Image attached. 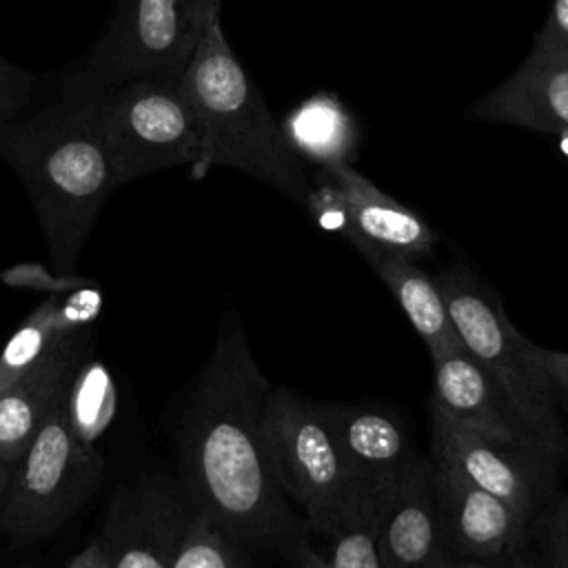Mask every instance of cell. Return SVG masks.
<instances>
[{
	"label": "cell",
	"instance_id": "cell-23",
	"mask_svg": "<svg viewBox=\"0 0 568 568\" xmlns=\"http://www.w3.org/2000/svg\"><path fill=\"white\" fill-rule=\"evenodd\" d=\"M253 555L229 530L189 506L173 568H257Z\"/></svg>",
	"mask_w": 568,
	"mask_h": 568
},
{
	"label": "cell",
	"instance_id": "cell-12",
	"mask_svg": "<svg viewBox=\"0 0 568 568\" xmlns=\"http://www.w3.org/2000/svg\"><path fill=\"white\" fill-rule=\"evenodd\" d=\"M186 513L164 484L118 490L100 532L111 568H173Z\"/></svg>",
	"mask_w": 568,
	"mask_h": 568
},
{
	"label": "cell",
	"instance_id": "cell-5",
	"mask_svg": "<svg viewBox=\"0 0 568 568\" xmlns=\"http://www.w3.org/2000/svg\"><path fill=\"white\" fill-rule=\"evenodd\" d=\"M437 284L466 353L484 368L524 424L550 450L564 455L559 408L532 357V342L517 331L497 295L468 271H446Z\"/></svg>",
	"mask_w": 568,
	"mask_h": 568
},
{
	"label": "cell",
	"instance_id": "cell-8",
	"mask_svg": "<svg viewBox=\"0 0 568 568\" xmlns=\"http://www.w3.org/2000/svg\"><path fill=\"white\" fill-rule=\"evenodd\" d=\"M197 38L186 0H115L82 67L71 75L98 89L138 78L180 80Z\"/></svg>",
	"mask_w": 568,
	"mask_h": 568
},
{
	"label": "cell",
	"instance_id": "cell-32",
	"mask_svg": "<svg viewBox=\"0 0 568 568\" xmlns=\"http://www.w3.org/2000/svg\"><path fill=\"white\" fill-rule=\"evenodd\" d=\"M9 477H11V464L0 462V517H2V508H4V497H7V488H9Z\"/></svg>",
	"mask_w": 568,
	"mask_h": 568
},
{
	"label": "cell",
	"instance_id": "cell-30",
	"mask_svg": "<svg viewBox=\"0 0 568 568\" xmlns=\"http://www.w3.org/2000/svg\"><path fill=\"white\" fill-rule=\"evenodd\" d=\"M220 4L222 0H186V13L197 33H202L211 20L220 18Z\"/></svg>",
	"mask_w": 568,
	"mask_h": 568
},
{
	"label": "cell",
	"instance_id": "cell-19",
	"mask_svg": "<svg viewBox=\"0 0 568 568\" xmlns=\"http://www.w3.org/2000/svg\"><path fill=\"white\" fill-rule=\"evenodd\" d=\"M359 255L386 284L415 333L428 346L430 357L462 346L437 277H430L424 268H419L417 260L397 253L366 248Z\"/></svg>",
	"mask_w": 568,
	"mask_h": 568
},
{
	"label": "cell",
	"instance_id": "cell-10",
	"mask_svg": "<svg viewBox=\"0 0 568 568\" xmlns=\"http://www.w3.org/2000/svg\"><path fill=\"white\" fill-rule=\"evenodd\" d=\"M433 495L453 555L504 561L517 552L532 519L430 457Z\"/></svg>",
	"mask_w": 568,
	"mask_h": 568
},
{
	"label": "cell",
	"instance_id": "cell-20",
	"mask_svg": "<svg viewBox=\"0 0 568 568\" xmlns=\"http://www.w3.org/2000/svg\"><path fill=\"white\" fill-rule=\"evenodd\" d=\"M377 506V490L359 486L333 528L322 535L328 537V548H315L304 537L293 552L295 568H382Z\"/></svg>",
	"mask_w": 568,
	"mask_h": 568
},
{
	"label": "cell",
	"instance_id": "cell-22",
	"mask_svg": "<svg viewBox=\"0 0 568 568\" xmlns=\"http://www.w3.org/2000/svg\"><path fill=\"white\" fill-rule=\"evenodd\" d=\"M64 410L75 435L91 446L113 419L115 388L111 375L98 359H89V353L67 388Z\"/></svg>",
	"mask_w": 568,
	"mask_h": 568
},
{
	"label": "cell",
	"instance_id": "cell-17",
	"mask_svg": "<svg viewBox=\"0 0 568 568\" xmlns=\"http://www.w3.org/2000/svg\"><path fill=\"white\" fill-rule=\"evenodd\" d=\"M100 306L102 295L95 284L40 302L0 353V393L89 333Z\"/></svg>",
	"mask_w": 568,
	"mask_h": 568
},
{
	"label": "cell",
	"instance_id": "cell-31",
	"mask_svg": "<svg viewBox=\"0 0 568 568\" xmlns=\"http://www.w3.org/2000/svg\"><path fill=\"white\" fill-rule=\"evenodd\" d=\"M442 568H513L508 559L504 561H481V559H470V557H459V555H448V559L442 564Z\"/></svg>",
	"mask_w": 568,
	"mask_h": 568
},
{
	"label": "cell",
	"instance_id": "cell-21",
	"mask_svg": "<svg viewBox=\"0 0 568 568\" xmlns=\"http://www.w3.org/2000/svg\"><path fill=\"white\" fill-rule=\"evenodd\" d=\"M282 131L300 160L320 169L348 162L357 131L351 113L333 95H315L302 102L282 124Z\"/></svg>",
	"mask_w": 568,
	"mask_h": 568
},
{
	"label": "cell",
	"instance_id": "cell-24",
	"mask_svg": "<svg viewBox=\"0 0 568 568\" xmlns=\"http://www.w3.org/2000/svg\"><path fill=\"white\" fill-rule=\"evenodd\" d=\"M508 564L513 568H568V493L541 517H532Z\"/></svg>",
	"mask_w": 568,
	"mask_h": 568
},
{
	"label": "cell",
	"instance_id": "cell-3",
	"mask_svg": "<svg viewBox=\"0 0 568 568\" xmlns=\"http://www.w3.org/2000/svg\"><path fill=\"white\" fill-rule=\"evenodd\" d=\"M180 89L200 133V160L191 171L195 178L215 166L235 169L306 202L311 184L300 158L233 53L220 18L202 29L180 75Z\"/></svg>",
	"mask_w": 568,
	"mask_h": 568
},
{
	"label": "cell",
	"instance_id": "cell-25",
	"mask_svg": "<svg viewBox=\"0 0 568 568\" xmlns=\"http://www.w3.org/2000/svg\"><path fill=\"white\" fill-rule=\"evenodd\" d=\"M0 280L9 286L16 288H29L36 293H49V295H67L73 293L78 288H84L89 284H93L87 277H78L73 275H60V273H51L47 271V266L38 264V262H27V264H13L11 268L0 273Z\"/></svg>",
	"mask_w": 568,
	"mask_h": 568
},
{
	"label": "cell",
	"instance_id": "cell-16",
	"mask_svg": "<svg viewBox=\"0 0 568 568\" xmlns=\"http://www.w3.org/2000/svg\"><path fill=\"white\" fill-rule=\"evenodd\" d=\"M326 413L342 453L364 486L384 490L419 459L393 413L371 404H331Z\"/></svg>",
	"mask_w": 568,
	"mask_h": 568
},
{
	"label": "cell",
	"instance_id": "cell-1",
	"mask_svg": "<svg viewBox=\"0 0 568 568\" xmlns=\"http://www.w3.org/2000/svg\"><path fill=\"white\" fill-rule=\"evenodd\" d=\"M271 388L242 320L229 311L186 397L175 433L178 455L193 510L220 524L251 552L293 557L306 528L275 484L260 437Z\"/></svg>",
	"mask_w": 568,
	"mask_h": 568
},
{
	"label": "cell",
	"instance_id": "cell-11",
	"mask_svg": "<svg viewBox=\"0 0 568 568\" xmlns=\"http://www.w3.org/2000/svg\"><path fill=\"white\" fill-rule=\"evenodd\" d=\"M382 568H442L450 550L433 495L430 459L419 457L397 481L377 490Z\"/></svg>",
	"mask_w": 568,
	"mask_h": 568
},
{
	"label": "cell",
	"instance_id": "cell-2",
	"mask_svg": "<svg viewBox=\"0 0 568 568\" xmlns=\"http://www.w3.org/2000/svg\"><path fill=\"white\" fill-rule=\"evenodd\" d=\"M102 89L75 75L38 111L0 126V160L22 182L55 273L73 275L118 189L100 120Z\"/></svg>",
	"mask_w": 568,
	"mask_h": 568
},
{
	"label": "cell",
	"instance_id": "cell-9",
	"mask_svg": "<svg viewBox=\"0 0 568 568\" xmlns=\"http://www.w3.org/2000/svg\"><path fill=\"white\" fill-rule=\"evenodd\" d=\"M430 433L433 459L504 499L526 519L544 510L561 457L541 446L486 437L455 426L435 413H430Z\"/></svg>",
	"mask_w": 568,
	"mask_h": 568
},
{
	"label": "cell",
	"instance_id": "cell-6",
	"mask_svg": "<svg viewBox=\"0 0 568 568\" xmlns=\"http://www.w3.org/2000/svg\"><path fill=\"white\" fill-rule=\"evenodd\" d=\"M102 470V457L75 435L62 397L11 466L0 530L16 544L53 532L93 493Z\"/></svg>",
	"mask_w": 568,
	"mask_h": 568
},
{
	"label": "cell",
	"instance_id": "cell-29",
	"mask_svg": "<svg viewBox=\"0 0 568 568\" xmlns=\"http://www.w3.org/2000/svg\"><path fill=\"white\" fill-rule=\"evenodd\" d=\"M64 568H111L104 539H102L100 535L93 537L80 552H75V555L64 564Z\"/></svg>",
	"mask_w": 568,
	"mask_h": 568
},
{
	"label": "cell",
	"instance_id": "cell-26",
	"mask_svg": "<svg viewBox=\"0 0 568 568\" xmlns=\"http://www.w3.org/2000/svg\"><path fill=\"white\" fill-rule=\"evenodd\" d=\"M36 93V75L0 55V126L29 111Z\"/></svg>",
	"mask_w": 568,
	"mask_h": 568
},
{
	"label": "cell",
	"instance_id": "cell-13",
	"mask_svg": "<svg viewBox=\"0 0 568 568\" xmlns=\"http://www.w3.org/2000/svg\"><path fill=\"white\" fill-rule=\"evenodd\" d=\"M430 359H433L430 413L448 419L455 426L481 433L486 437H495L513 444L541 446L550 450L524 424V419L517 415L510 402L490 382L484 368L466 353L464 346H457Z\"/></svg>",
	"mask_w": 568,
	"mask_h": 568
},
{
	"label": "cell",
	"instance_id": "cell-18",
	"mask_svg": "<svg viewBox=\"0 0 568 568\" xmlns=\"http://www.w3.org/2000/svg\"><path fill=\"white\" fill-rule=\"evenodd\" d=\"M89 351V333L0 393V462L16 464L40 426L67 395V388Z\"/></svg>",
	"mask_w": 568,
	"mask_h": 568
},
{
	"label": "cell",
	"instance_id": "cell-4",
	"mask_svg": "<svg viewBox=\"0 0 568 568\" xmlns=\"http://www.w3.org/2000/svg\"><path fill=\"white\" fill-rule=\"evenodd\" d=\"M266 466L304 528L324 535L364 486L335 437L326 406L286 388H271L260 417Z\"/></svg>",
	"mask_w": 568,
	"mask_h": 568
},
{
	"label": "cell",
	"instance_id": "cell-7",
	"mask_svg": "<svg viewBox=\"0 0 568 568\" xmlns=\"http://www.w3.org/2000/svg\"><path fill=\"white\" fill-rule=\"evenodd\" d=\"M102 133L118 189L200 160V133L180 80L138 78L102 89Z\"/></svg>",
	"mask_w": 568,
	"mask_h": 568
},
{
	"label": "cell",
	"instance_id": "cell-27",
	"mask_svg": "<svg viewBox=\"0 0 568 568\" xmlns=\"http://www.w3.org/2000/svg\"><path fill=\"white\" fill-rule=\"evenodd\" d=\"M530 53L568 60V0H555Z\"/></svg>",
	"mask_w": 568,
	"mask_h": 568
},
{
	"label": "cell",
	"instance_id": "cell-28",
	"mask_svg": "<svg viewBox=\"0 0 568 568\" xmlns=\"http://www.w3.org/2000/svg\"><path fill=\"white\" fill-rule=\"evenodd\" d=\"M532 357L550 386L557 408L568 413V353L552 351L532 342Z\"/></svg>",
	"mask_w": 568,
	"mask_h": 568
},
{
	"label": "cell",
	"instance_id": "cell-15",
	"mask_svg": "<svg viewBox=\"0 0 568 568\" xmlns=\"http://www.w3.org/2000/svg\"><path fill=\"white\" fill-rule=\"evenodd\" d=\"M468 118L568 133V60L530 53L506 82L470 104Z\"/></svg>",
	"mask_w": 568,
	"mask_h": 568
},
{
	"label": "cell",
	"instance_id": "cell-14",
	"mask_svg": "<svg viewBox=\"0 0 568 568\" xmlns=\"http://www.w3.org/2000/svg\"><path fill=\"white\" fill-rule=\"evenodd\" d=\"M320 171L333 180L342 195L346 209L344 237L359 253L375 248L410 260L433 253L437 235L428 222L406 204L377 189L368 178L353 169L351 162H339Z\"/></svg>",
	"mask_w": 568,
	"mask_h": 568
}]
</instances>
